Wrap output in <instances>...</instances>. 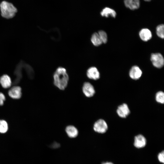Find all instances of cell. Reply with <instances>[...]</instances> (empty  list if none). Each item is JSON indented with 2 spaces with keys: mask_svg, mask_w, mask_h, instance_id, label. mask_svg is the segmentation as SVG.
I'll return each instance as SVG.
<instances>
[{
  "mask_svg": "<svg viewBox=\"0 0 164 164\" xmlns=\"http://www.w3.org/2000/svg\"><path fill=\"white\" fill-rule=\"evenodd\" d=\"M54 85L61 90H64L67 87L69 80V77L65 68L59 67L53 74Z\"/></svg>",
  "mask_w": 164,
  "mask_h": 164,
  "instance_id": "1",
  "label": "cell"
},
{
  "mask_svg": "<svg viewBox=\"0 0 164 164\" xmlns=\"http://www.w3.org/2000/svg\"><path fill=\"white\" fill-rule=\"evenodd\" d=\"M0 9L1 16L6 19L13 18L17 12L13 4L6 1H3L0 3Z\"/></svg>",
  "mask_w": 164,
  "mask_h": 164,
  "instance_id": "2",
  "label": "cell"
},
{
  "mask_svg": "<svg viewBox=\"0 0 164 164\" xmlns=\"http://www.w3.org/2000/svg\"><path fill=\"white\" fill-rule=\"evenodd\" d=\"M93 128L96 132L103 134L106 132L108 130V126L107 122L104 120L100 119L94 123Z\"/></svg>",
  "mask_w": 164,
  "mask_h": 164,
  "instance_id": "3",
  "label": "cell"
},
{
  "mask_svg": "<svg viewBox=\"0 0 164 164\" xmlns=\"http://www.w3.org/2000/svg\"><path fill=\"white\" fill-rule=\"evenodd\" d=\"M150 60L153 65L157 68H161L164 65V58L162 55L160 53H152L151 56Z\"/></svg>",
  "mask_w": 164,
  "mask_h": 164,
  "instance_id": "4",
  "label": "cell"
},
{
  "mask_svg": "<svg viewBox=\"0 0 164 164\" xmlns=\"http://www.w3.org/2000/svg\"><path fill=\"white\" fill-rule=\"evenodd\" d=\"M82 91L84 95L87 97H93L95 93L94 86L88 82L84 83L82 87Z\"/></svg>",
  "mask_w": 164,
  "mask_h": 164,
  "instance_id": "5",
  "label": "cell"
},
{
  "mask_svg": "<svg viewBox=\"0 0 164 164\" xmlns=\"http://www.w3.org/2000/svg\"><path fill=\"white\" fill-rule=\"evenodd\" d=\"M116 113L120 117L125 118L130 114V111L127 104L123 103L118 106Z\"/></svg>",
  "mask_w": 164,
  "mask_h": 164,
  "instance_id": "6",
  "label": "cell"
},
{
  "mask_svg": "<svg viewBox=\"0 0 164 164\" xmlns=\"http://www.w3.org/2000/svg\"><path fill=\"white\" fill-rule=\"evenodd\" d=\"M86 75L88 78L94 80H98L100 77L98 70L94 67H91L88 69Z\"/></svg>",
  "mask_w": 164,
  "mask_h": 164,
  "instance_id": "7",
  "label": "cell"
},
{
  "mask_svg": "<svg viewBox=\"0 0 164 164\" xmlns=\"http://www.w3.org/2000/svg\"><path fill=\"white\" fill-rule=\"evenodd\" d=\"M129 74L130 77L132 79L137 80L141 77L142 71L139 67L134 66L130 69Z\"/></svg>",
  "mask_w": 164,
  "mask_h": 164,
  "instance_id": "8",
  "label": "cell"
},
{
  "mask_svg": "<svg viewBox=\"0 0 164 164\" xmlns=\"http://www.w3.org/2000/svg\"><path fill=\"white\" fill-rule=\"evenodd\" d=\"M146 144V139L142 135L139 134L135 137L134 145L136 148H142L145 146Z\"/></svg>",
  "mask_w": 164,
  "mask_h": 164,
  "instance_id": "9",
  "label": "cell"
},
{
  "mask_svg": "<svg viewBox=\"0 0 164 164\" xmlns=\"http://www.w3.org/2000/svg\"><path fill=\"white\" fill-rule=\"evenodd\" d=\"M8 94L12 98L18 99L20 98L22 95L21 88L18 86H15L12 87L9 91Z\"/></svg>",
  "mask_w": 164,
  "mask_h": 164,
  "instance_id": "10",
  "label": "cell"
},
{
  "mask_svg": "<svg viewBox=\"0 0 164 164\" xmlns=\"http://www.w3.org/2000/svg\"><path fill=\"white\" fill-rule=\"evenodd\" d=\"M125 6L132 10L139 8L140 5V0H124Z\"/></svg>",
  "mask_w": 164,
  "mask_h": 164,
  "instance_id": "11",
  "label": "cell"
},
{
  "mask_svg": "<svg viewBox=\"0 0 164 164\" xmlns=\"http://www.w3.org/2000/svg\"><path fill=\"white\" fill-rule=\"evenodd\" d=\"M65 130L67 135L70 138H74L78 135V129L73 125H70L67 126L66 127Z\"/></svg>",
  "mask_w": 164,
  "mask_h": 164,
  "instance_id": "12",
  "label": "cell"
},
{
  "mask_svg": "<svg viewBox=\"0 0 164 164\" xmlns=\"http://www.w3.org/2000/svg\"><path fill=\"white\" fill-rule=\"evenodd\" d=\"M0 84L4 88H9L12 84V81L10 77L7 74L3 75L0 77Z\"/></svg>",
  "mask_w": 164,
  "mask_h": 164,
  "instance_id": "13",
  "label": "cell"
},
{
  "mask_svg": "<svg viewBox=\"0 0 164 164\" xmlns=\"http://www.w3.org/2000/svg\"><path fill=\"white\" fill-rule=\"evenodd\" d=\"M139 36L142 40L144 41H147L151 38L152 34L149 29L144 28L140 31L139 32Z\"/></svg>",
  "mask_w": 164,
  "mask_h": 164,
  "instance_id": "14",
  "label": "cell"
},
{
  "mask_svg": "<svg viewBox=\"0 0 164 164\" xmlns=\"http://www.w3.org/2000/svg\"><path fill=\"white\" fill-rule=\"evenodd\" d=\"M101 14L102 16L106 17L111 16L114 18L116 15V12L113 9L108 7H105L103 9L101 12Z\"/></svg>",
  "mask_w": 164,
  "mask_h": 164,
  "instance_id": "15",
  "label": "cell"
},
{
  "mask_svg": "<svg viewBox=\"0 0 164 164\" xmlns=\"http://www.w3.org/2000/svg\"><path fill=\"white\" fill-rule=\"evenodd\" d=\"M91 41L94 45L98 46L103 43L98 33H93L91 37Z\"/></svg>",
  "mask_w": 164,
  "mask_h": 164,
  "instance_id": "16",
  "label": "cell"
},
{
  "mask_svg": "<svg viewBox=\"0 0 164 164\" xmlns=\"http://www.w3.org/2000/svg\"><path fill=\"white\" fill-rule=\"evenodd\" d=\"M155 100L158 103L163 104L164 103V93L162 91L157 92L155 95Z\"/></svg>",
  "mask_w": 164,
  "mask_h": 164,
  "instance_id": "17",
  "label": "cell"
},
{
  "mask_svg": "<svg viewBox=\"0 0 164 164\" xmlns=\"http://www.w3.org/2000/svg\"><path fill=\"white\" fill-rule=\"evenodd\" d=\"M8 129V125L6 121L4 120H0V133H4L6 132Z\"/></svg>",
  "mask_w": 164,
  "mask_h": 164,
  "instance_id": "18",
  "label": "cell"
},
{
  "mask_svg": "<svg viewBox=\"0 0 164 164\" xmlns=\"http://www.w3.org/2000/svg\"><path fill=\"white\" fill-rule=\"evenodd\" d=\"M156 34L157 36L162 39L164 38V26L163 24L158 25L156 28Z\"/></svg>",
  "mask_w": 164,
  "mask_h": 164,
  "instance_id": "19",
  "label": "cell"
},
{
  "mask_svg": "<svg viewBox=\"0 0 164 164\" xmlns=\"http://www.w3.org/2000/svg\"><path fill=\"white\" fill-rule=\"evenodd\" d=\"M98 34L102 42V43H106L107 41V36L106 33L103 30H100Z\"/></svg>",
  "mask_w": 164,
  "mask_h": 164,
  "instance_id": "20",
  "label": "cell"
},
{
  "mask_svg": "<svg viewBox=\"0 0 164 164\" xmlns=\"http://www.w3.org/2000/svg\"><path fill=\"white\" fill-rule=\"evenodd\" d=\"M164 151H162L158 155V158L159 161L163 163L164 162Z\"/></svg>",
  "mask_w": 164,
  "mask_h": 164,
  "instance_id": "21",
  "label": "cell"
},
{
  "mask_svg": "<svg viewBox=\"0 0 164 164\" xmlns=\"http://www.w3.org/2000/svg\"><path fill=\"white\" fill-rule=\"evenodd\" d=\"M5 99V98L4 94L0 92V106L3 105Z\"/></svg>",
  "mask_w": 164,
  "mask_h": 164,
  "instance_id": "22",
  "label": "cell"
},
{
  "mask_svg": "<svg viewBox=\"0 0 164 164\" xmlns=\"http://www.w3.org/2000/svg\"><path fill=\"white\" fill-rule=\"evenodd\" d=\"M102 164H114L111 162H104Z\"/></svg>",
  "mask_w": 164,
  "mask_h": 164,
  "instance_id": "23",
  "label": "cell"
},
{
  "mask_svg": "<svg viewBox=\"0 0 164 164\" xmlns=\"http://www.w3.org/2000/svg\"><path fill=\"white\" fill-rule=\"evenodd\" d=\"M145 1H146V2H149L151 0H144Z\"/></svg>",
  "mask_w": 164,
  "mask_h": 164,
  "instance_id": "24",
  "label": "cell"
}]
</instances>
